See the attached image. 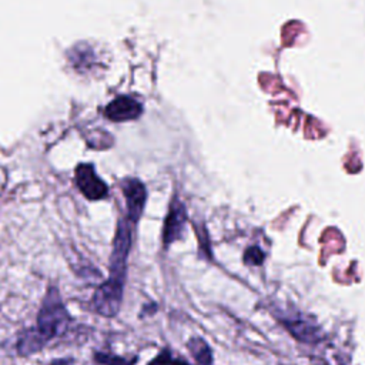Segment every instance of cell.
<instances>
[{"label":"cell","mask_w":365,"mask_h":365,"mask_svg":"<svg viewBox=\"0 0 365 365\" xmlns=\"http://www.w3.org/2000/svg\"><path fill=\"white\" fill-rule=\"evenodd\" d=\"M46 342L47 339L37 329H31L27 334H24V336L20 339L19 351L21 354H31L38 351Z\"/></svg>","instance_id":"obj_10"},{"label":"cell","mask_w":365,"mask_h":365,"mask_svg":"<svg viewBox=\"0 0 365 365\" xmlns=\"http://www.w3.org/2000/svg\"><path fill=\"white\" fill-rule=\"evenodd\" d=\"M76 184L88 200H100L107 195V185L96 174L91 164H80L76 168Z\"/></svg>","instance_id":"obj_4"},{"label":"cell","mask_w":365,"mask_h":365,"mask_svg":"<svg viewBox=\"0 0 365 365\" xmlns=\"http://www.w3.org/2000/svg\"><path fill=\"white\" fill-rule=\"evenodd\" d=\"M171 364H173L171 354L168 349H164L148 365H171Z\"/></svg>","instance_id":"obj_13"},{"label":"cell","mask_w":365,"mask_h":365,"mask_svg":"<svg viewBox=\"0 0 365 365\" xmlns=\"http://www.w3.org/2000/svg\"><path fill=\"white\" fill-rule=\"evenodd\" d=\"M185 221H187L185 208L178 198H174L164 221V230H163L164 245H170L171 242L181 238Z\"/></svg>","instance_id":"obj_5"},{"label":"cell","mask_w":365,"mask_h":365,"mask_svg":"<svg viewBox=\"0 0 365 365\" xmlns=\"http://www.w3.org/2000/svg\"><path fill=\"white\" fill-rule=\"evenodd\" d=\"M284 324L287 325V328L289 329V332L298 338L299 341L304 342H311V341H317L319 338L318 334V328L315 325H312L309 321L307 319H292V321H284Z\"/></svg>","instance_id":"obj_8"},{"label":"cell","mask_w":365,"mask_h":365,"mask_svg":"<svg viewBox=\"0 0 365 365\" xmlns=\"http://www.w3.org/2000/svg\"><path fill=\"white\" fill-rule=\"evenodd\" d=\"M131 247V228L130 220H121L113 242V252L110 258L111 275L125 278V261Z\"/></svg>","instance_id":"obj_3"},{"label":"cell","mask_w":365,"mask_h":365,"mask_svg":"<svg viewBox=\"0 0 365 365\" xmlns=\"http://www.w3.org/2000/svg\"><path fill=\"white\" fill-rule=\"evenodd\" d=\"M143 113L141 104L127 96L117 97L106 107V115L113 121L135 120Z\"/></svg>","instance_id":"obj_7"},{"label":"cell","mask_w":365,"mask_h":365,"mask_svg":"<svg viewBox=\"0 0 365 365\" xmlns=\"http://www.w3.org/2000/svg\"><path fill=\"white\" fill-rule=\"evenodd\" d=\"M70 322V317L60 301L56 288H50L37 315V331L48 341L63 334Z\"/></svg>","instance_id":"obj_1"},{"label":"cell","mask_w":365,"mask_h":365,"mask_svg":"<svg viewBox=\"0 0 365 365\" xmlns=\"http://www.w3.org/2000/svg\"><path fill=\"white\" fill-rule=\"evenodd\" d=\"M191 355L194 356V359L201 364V365H210L212 362V352L210 349V346L207 345V342L201 338H192L188 344H187Z\"/></svg>","instance_id":"obj_9"},{"label":"cell","mask_w":365,"mask_h":365,"mask_svg":"<svg viewBox=\"0 0 365 365\" xmlns=\"http://www.w3.org/2000/svg\"><path fill=\"white\" fill-rule=\"evenodd\" d=\"M265 255L261 251L259 247H250L247 248V251L244 252V262L248 265H261L264 261Z\"/></svg>","instance_id":"obj_11"},{"label":"cell","mask_w":365,"mask_h":365,"mask_svg":"<svg viewBox=\"0 0 365 365\" xmlns=\"http://www.w3.org/2000/svg\"><path fill=\"white\" fill-rule=\"evenodd\" d=\"M96 359L103 364V365H133L135 359L130 361L117 355H110V354H97Z\"/></svg>","instance_id":"obj_12"},{"label":"cell","mask_w":365,"mask_h":365,"mask_svg":"<svg viewBox=\"0 0 365 365\" xmlns=\"http://www.w3.org/2000/svg\"><path fill=\"white\" fill-rule=\"evenodd\" d=\"M124 289V278L110 275L94 292L93 305L96 311L103 317H114L121 305Z\"/></svg>","instance_id":"obj_2"},{"label":"cell","mask_w":365,"mask_h":365,"mask_svg":"<svg viewBox=\"0 0 365 365\" xmlns=\"http://www.w3.org/2000/svg\"><path fill=\"white\" fill-rule=\"evenodd\" d=\"M171 365H190V364L185 362V361H182V359H177V361H173Z\"/></svg>","instance_id":"obj_14"},{"label":"cell","mask_w":365,"mask_h":365,"mask_svg":"<svg viewBox=\"0 0 365 365\" xmlns=\"http://www.w3.org/2000/svg\"><path fill=\"white\" fill-rule=\"evenodd\" d=\"M123 191H124V197H125L128 220L133 222H137L143 214L144 204H145V197H147L145 187L141 181H138L135 178H130L124 182Z\"/></svg>","instance_id":"obj_6"}]
</instances>
